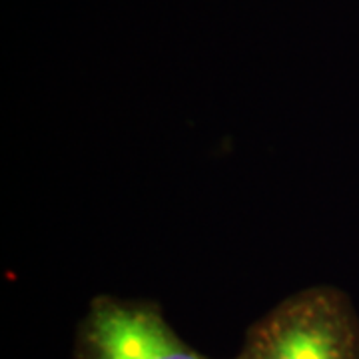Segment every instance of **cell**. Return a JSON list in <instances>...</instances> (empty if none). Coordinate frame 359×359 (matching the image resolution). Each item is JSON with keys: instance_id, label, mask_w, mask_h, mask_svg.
Listing matches in <instances>:
<instances>
[{"instance_id": "1", "label": "cell", "mask_w": 359, "mask_h": 359, "mask_svg": "<svg viewBox=\"0 0 359 359\" xmlns=\"http://www.w3.org/2000/svg\"><path fill=\"white\" fill-rule=\"evenodd\" d=\"M233 359H359V316L335 285L287 295L245 332Z\"/></svg>"}, {"instance_id": "2", "label": "cell", "mask_w": 359, "mask_h": 359, "mask_svg": "<svg viewBox=\"0 0 359 359\" xmlns=\"http://www.w3.org/2000/svg\"><path fill=\"white\" fill-rule=\"evenodd\" d=\"M74 359H212L186 344L152 299L92 297L78 321Z\"/></svg>"}, {"instance_id": "3", "label": "cell", "mask_w": 359, "mask_h": 359, "mask_svg": "<svg viewBox=\"0 0 359 359\" xmlns=\"http://www.w3.org/2000/svg\"><path fill=\"white\" fill-rule=\"evenodd\" d=\"M231 359H233V358H231Z\"/></svg>"}]
</instances>
